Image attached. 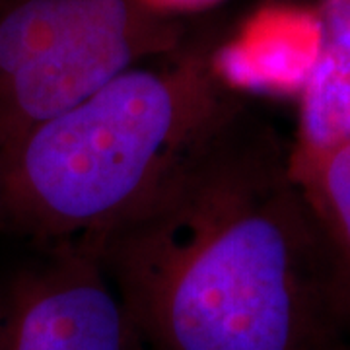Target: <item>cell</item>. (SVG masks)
<instances>
[{"label": "cell", "instance_id": "cell-5", "mask_svg": "<svg viewBox=\"0 0 350 350\" xmlns=\"http://www.w3.org/2000/svg\"><path fill=\"white\" fill-rule=\"evenodd\" d=\"M319 53V25L308 14H271L251 22L213 61L228 90H304Z\"/></svg>", "mask_w": 350, "mask_h": 350}, {"label": "cell", "instance_id": "cell-9", "mask_svg": "<svg viewBox=\"0 0 350 350\" xmlns=\"http://www.w3.org/2000/svg\"><path fill=\"white\" fill-rule=\"evenodd\" d=\"M338 350H350V345H342Z\"/></svg>", "mask_w": 350, "mask_h": 350}, {"label": "cell", "instance_id": "cell-1", "mask_svg": "<svg viewBox=\"0 0 350 350\" xmlns=\"http://www.w3.org/2000/svg\"><path fill=\"white\" fill-rule=\"evenodd\" d=\"M146 350H338L319 224L275 131L234 101L86 239Z\"/></svg>", "mask_w": 350, "mask_h": 350}, {"label": "cell", "instance_id": "cell-3", "mask_svg": "<svg viewBox=\"0 0 350 350\" xmlns=\"http://www.w3.org/2000/svg\"><path fill=\"white\" fill-rule=\"evenodd\" d=\"M162 43L133 0H0V150Z\"/></svg>", "mask_w": 350, "mask_h": 350}, {"label": "cell", "instance_id": "cell-8", "mask_svg": "<svg viewBox=\"0 0 350 350\" xmlns=\"http://www.w3.org/2000/svg\"><path fill=\"white\" fill-rule=\"evenodd\" d=\"M154 6H175V8H193V6H202L213 0H148Z\"/></svg>", "mask_w": 350, "mask_h": 350}, {"label": "cell", "instance_id": "cell-7", "mask_svg": "<svg viewBox=\"0 0 350 350\" xmlns=\"http://www.w3.org/2000/svg\"><path fill=\"white\" fill-rule=\"evenodd\" d=\"M319 53L301 90L294 148L319 150L350 140V0H317Z\"/></svg>", "mask_w": 350, "mask_h": 350}, {"label": "cell", "instance_id": "cell-6", "mask_svg": "<svg viewBox=\"0 0 350 350\" xmlns=\"http://www.w3.org/2000/svg\"><path fill=\"white\" fill-rule=\"evenodd\" d=\"M290 172L325 241L333 312L350 345V140L319 150L294 148Z\"/></svg>", "mask_w": 350, "mask_h": 350}, {"label": "cell", "instance_id": "cell-2", "mask_svg": "<svg viewBox=\"0 0 350 350\" xmlns=\"http://www.w3.org/2000/svg\"><path fill=\"white\" fill-rule=\"evenodd\" d=\"M238 100L213 63L129 68L0 150V218L39 239L103 232L146 199Z\"/></svg>", "mask_w": 350, "mask_h": 350}, {"label": "cell", "instance_id": "cell-4", "mask_svg": "<svg viewBox=\"0 0 350 350\" xmlns=\"http://www.w3.org/2000/svg\"><path fill=\"white\" fill-rule=\"evenodd\" d=\"M0 350L146 349L96 253L63 241L16 282Z\"/></svg>", "mask_w": 350, "mask_h": 350}]
</instances>
